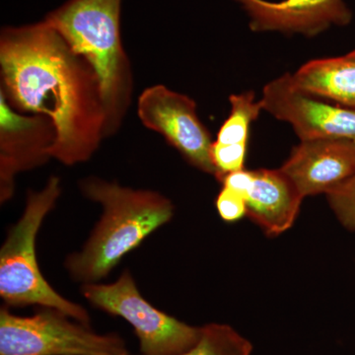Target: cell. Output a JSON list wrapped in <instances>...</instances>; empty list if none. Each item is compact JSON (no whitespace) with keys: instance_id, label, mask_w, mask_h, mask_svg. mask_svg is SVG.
Wrapping results in <instances>:
<instances>
[{"instance_id":"1","label":"cell","mask_w":355,"mask_h":355,"mask_svg":"<svg viewBox=\"0 0 355 355\" xmlns=\"http://www.w3.org/2000/svg\"><path fill=\"white\" fill-rule=\"evenodd\" d=\"M0 92L17 112L48 116L55 125L51 158L65 166L92 158L105 139L107 112L94 69L46 21L4 27L0 34Z\"/></svg>"},{"instance_id":"2","label":"cell","mask_w":355,"mask_h":355,"mask_svg":"<svg viewBox=\"0 0 355 355\" xmlns=\"http://www.w3.org/2000/svg\"><path fill=\"white\" fill-rule=\"evenodd\" d=\"M79 189L103 207L83 250L65 260L70 277L83 284L106 277L125 254L174 216L171 200L158 191L128 188L98 177L81 180Z\"/></svg>"},{"instance_id":"3","label":"cell","mask_w":355,"mask_h":355,"mask_svg":"<svg viewBox=\"0 0 355 355\" xmlns=\"http://www.w3.org/2000/svg\"><path fill=\"white\" fill-rule=\"evenodd\" d=\"M121 0H67L44 21L87 60L102 85L105 139L118 132L132 102V67L121 37Z\"/></svg>"},{"instance_id":"4","label":"cell","mask_w":355,"mask_h":355,"mask_svg":"<svg viewBox=\"0 0 355 355\" xmlns=\"http://www.w3.org/2000/svg\"><path fill=\"white\" fill-rule=\"evenodd\" d=\"M60 195L62 183L57 176L51 177L41 191H28L24 212L8 231L0 250V296L7 307L51 308L90 326L85 308L55 291L37 260V235Z\"/></svg>"},{"instance_id":"5","label":"cell","mask_w":355,"mask_h":355,"mask_svg":"<svg viewBox=\"0 0 355 355\" xmlns=\"http://www.w3.org/2000/svg\"><path fill=\"white\" fill-rule=\"evenodd\" d=\"M0 355H130L116 334L101 335L64 313L44 308L31 316L0 309Z\"/></svg>"},{"instance_id":"6","label":"cell","mask_w":355,"mask_h":355,"mask_svg":"<svg viewBox=\"0 0 355 355\" xmlns=\"http://www.w3.org/2000/svg\"><path fill=\"white\" fill-rule=\"evenodd\" d=\"M83 297L98 309L121 317L132 327L142 355H180L197 343L202 327L191 326L151 305L137 288L132 272L113 284H85Z\"/></svg>"},{"instance_id":"7","label":"cell","mask_w":355,"mask_h":355,"mask_svg":"<svg viewBox=\"0 0 355 355\" xmlns=\"http://www.w3.org/2000/svg\"><path fill=\"white\" fill-rule=\"evenodd\" d=\"M137 116L144 127L162 135L191 166L216 177L211 157L214 142L189 96L165 85L151 86L139 96Z\"/></svg>"},{"instance_id":"8","label":"cell","mask_w":355,"mask_h":355,"mask_svg":"<svg viewBox=\"0 0 355 355\" xmlns=\"http://www.w3.org/2000/svg\"><path fill=\"white\" fill-rule=\"evenodd\" d=\"M260 101L265 111L291 123L301 141L324 139L355 141V110L301 90L291 73L266 84Z\"/></svg>"},{"instance_id":"9","label":"cell","mask_w":355,"mask_h":355,"mask_svg":"<svg viewBox=\"0 0 355 355\" xmlns=\"http://www.w3.org/2000/svg\"><path fill=\"white\" fill-rule=\"evenodd\" d=\"M55 125L42 114L24 116L14 110L0 92V202L13 198L15 178L50 160Z\"/></svg>"},{"instance_id":"10","label":"cell","mask_w":355,"mask_h":355,"mask_svg":"<svg viewBox=\"0 0 355 355\" xmlns=\"http://www.w3.org/2000/svg\"><path fill=\"white\" fill-rule=\"evenodd\" d=\"M303 198L329 193L355 173V141L324 139L301 141L280 168Z\"/></svg>"},{"instance_id":"11","label":"cell","mask_w":355,"mask_h":355,"mask_svg":"<svg viewBox=\"0 0 355 355\" xmlns=\"http://www.w3.org/2000/svg\"><path fill=\"white\" fill-rule=\"evenodd\" d=\"M250 17L254 32L300 33L316 36L331 25L345 26L352 12L345 0H236Z\"/></svg>"},{"instance_id":"12","label":"cell","mask_w":355,"mask_h":355,"mask_svg":"<svg viewBox=\"0 0 355 355\" xmlns=\"http://www.w3.org/2000/svg\"><path fill=\"white\" fill-rule=\"evenodd\" d=\"M303 198L282 170H254L245 195L247 216L266 235L275 237L292 227Z\"/></svg>"},{"instance_id":"13","label":"cell","mask_w":355,"mask_h":355,"mask_svg":"<svg viewBox=\"0 0 355 355\" xmlns=\"http://www.w3.org/2000/svg\"><path fill=\"white\" fill-rule=\"evenodd\" d=\"M291 76L301 90L355 110L354 58L345 55L311 60Z\"/></svg>"},{"instance_id":"14","label":"cell","mask_w":355,"mask_h":355,"mask_svg":"<svg viewBox=\"0 0 355 355\" xmlns=\"http://www.w3.org/2000/svg\"><path fill=\"white\" fill-rule=\"evenodd\" d=\"M253 345L233 327L210 323L202 327L197 343L180 355H252Z\"/></svg>"},{"instance_id":"15","label":"cell","mask_w":355,"mask_h":355,"mask_svg":"<svg viewBox=\"0 0 355 355\" xmlns=\"http://www.w3.org/2000/svg\"><path fill=\"white\" fill-rule=\"evenodd\" d=\"M231 113L217 135L221 144H248L251 123L260 116L263 106L257 102L254 92L230 96Z\"/></svg>"},{"instance_id":"16","label":"cell","mask_w":355,"mask_h":355,"mask_svg":"<svg viewBox=\"0 0 355 355\" xmlns=\"http://www.w3.org/2000/svg\"><path fill=\"white\" fill-rule=\"evenodd\" d=\"M336 218L347 230L355 232V173L347 181L327 193Z\"/></svg>"},{"instance_id":"17","label":"cell","mask_w":355,"mask_h":355,"mask_svg":"<svg viewBox=\"0 0 355 355\" xmlns=\"http://www.w3.org/2000/svg\"><path fill=\"white\" fill-rule=\"evenodd\" d=\"M248 144H221L214 141L211 157L216 166L219 182L230 173L244 169Z\"/></svg>"},{"instance_id":"18","label":"cell","mask_w":355,"mask_h":355,"mask_svg":"<svg viewBox=\"0 0 355 355\" xmlns=\"http://www.w3.org/2000/svg\"><path fill=\"white\" fill-rule=\"evenodd\" d=\"M216 205L217 211L224 221H238L247 214L245 198L224 187L216 198Z\"/></svg>"},{"instance_id":"19","label":"cell","mask_w":355,"mask_h":355,"mask_svg":"<svg viewBox=\"0 0 355 355\" xmlns=\"http://www.w3.org/2000/svg\"><path fill=\"white\" fill-rule=\"evenodd\" d=\"M347 55H349V57L355 58V49L354 51H350V53H347Z\"/></svg>"}]
</instances>
